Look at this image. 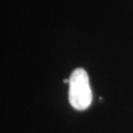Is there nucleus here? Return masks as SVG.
Returning <instances> with one entry per match:
<instances>
[{
    "mask_svg": "<svg viewBox=\"0 0 133 133\" xmlns=\"http://www.w3.org/2000/svg\"><path fill=\"white\" fill-rule=\"evenodd\" d=\"M69 102L78 110H84L92 103L89 77L83 68L75 69L69 79Z\"/></svg>",
    "mask_w": 133,
    "mask_h": 133,
    "instance_id": "nucleus-1",
    "label": "nucleus"
}]
</instances>
